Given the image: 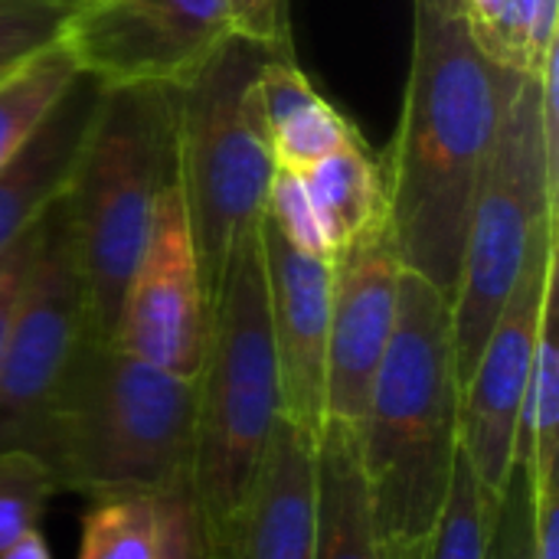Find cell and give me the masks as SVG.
Wrapping results in <instances>:
<instances>
[{
  "label": "cell",
  "instance_id": "obj_1",
  "mask_svg": "<svg viewBox=\"0 0 559 559\" xmlns=\"http://www.w3.org/2000/svg\"><path fill=\"white\" fill-rule=\"evenodd\" d=\"M518 75L485 56L465 13L413 3L403 111L380 164L403 265L449 295L459 282L472 203Z\"/></svg>",
  "mask_w": 559,
  "mask_h": 559
},
{
  "label": "cell",
  "instance_id": "obj_2",
  "mask_svg": "<svg viewBox=\"0 0 559 559\" xmlns=\"http://www.w3.org/2000/svg\"><path fill=\"white\" fill-rule=\"evenodd\" d=\"M462 383L452 295L403 272L390 344L357 423L383 559H423L459 459Z\"/></svg>",
  "mask_w": 559,
  "mask_h": 559
},
{
  "label": "cell",
  "instance_id": "obj_3",
  "mask_svg": "<svg viewBox=\"0 0 559 559\" xmlns=\"http://www.w3.org/2000/svg\"><path fill=\"white\" fill-rule=\"evenodd\" d=\"M197 377L160 370L115 341L85 337L36 452L59 491L187 498Z\"/></svg>",
  "mask_w": 559,
  "mask_h": 559
},
{
  "label": "cell",
  "instance_id": "obj_4",
  "mask_svg": "<svg viewBox=\"0 0 559 559\" xmlns=\"http://www.w3.org/2000/svg\"><path fill=\"white\" fill-rule=\"evenodd\" d=\"M282 416L259 229L242 236L210 292L206 347L197 370V423L187 504L206 537L246 498Z\"/></svg>",
  "mask_w": 559,
  "mask_h": 559
},
{
  "label": "cell",
  "instance_id": "obj_5",
  "mask_svg": "<svg viewBox=\"0 0 559 559\" xmlns=\"http://www.w3.org/2000/svg\"><path fill=\"white\" fill-rule=\"evenodd\" d=\"M177 177L174 88H102L92 131L62 197L85 282L92 337L111 341L124 288Z\"/></svg>",
  "mask_w": 559,
  "mask_h": 559
},
{
  "label": "cell",
  "instance_id": "obj_6",
  "mask_svg": "<svg viewBox=\"0 0 559 559\" xmlns=\"http://www.w3.org/2000/svg\"><path fill=\"white\" fill-rule=\"evenodd\" d=\"M269 56L278 52L229 36L187 85L174 88L177 187L206 298L233 246L259 229L278 170L259 105V72Z\"/></svg>",
  "mask_w": 559,
  "mask_h": 559
},
{
  "label": "cell",
  "instance_id": "obj_7",
  "mask_svg": "<svg viewBox=\"0 0 559 559\" xmlns=\"http://www.w3.org/2000/svg\"><path fill=\"white\" fill-rule=\"evenodd\" d=\"M557 180L544 147L537 75H518L472 203L452 292L455 370L462 386L534 249L557 233Z\"/></svg>",
  "mask_w": 559,
  "mask_h": 559
},
{
  "label": "cell",
  "instance_id": "obj_8",
  "mask_svg": "<svg viewBox=\"0 0 559 559\" xmlns=\"http://www.w3.org/2000/svg\"><path fill=\"white\" fill-rule=\"evenodd\" d=\"M88 334L85 282L59 200L36 226V252L0 360V449L36 452Z\"/></svg>",
  "mask_w": 559,
  "mask_h": 559
},
{
  "label": "cell",
  "instance_id": "obj_9",
  "mask_svg": "<svg viewBox=\"0 0 559 559\" xmlns=\"http://www.w3.org/2000/svg\"><path fill=\"white\" fill-rule=\"evenodd\" d=\"M229 36L226 0H75L59 46L102 88H180Z\"/></svg>",
  "mask_w": 559,
  "mask_h": 559
},
{
  "label": "cell",
  "instance_id": "obj_10",
  "mask_svg": "<svg viewBox=\"0 0 559 559\" xmlns=\"http://www.w3.org/2000/svg\"><path fill=\"white\" fill-rule=\"evenodd\" d=\"M557 298V233L544 239L508 295L462 386L459 442L481 485L501 498L518 465L521 413L537 357L540 324Z\"/></svg>",
  "mask_w": 559,
  "mask_h": 559
},
{
  "label": "cell",
  "instance_id": "obj_11",
  "mask_svg": "<svg viewBox=\"0 0 559 559\" xmlns=\"http://www.w3.org/2000/svg\"><path fill=\"white\" fill-rule=\"evenodd\" d=\"M210 324V298L183 197L174 183L160 193L147 246L131 272L111 341L177 377H197Z\"/></svg>",
  "mask_w": 559,
  "mask_h": 559
},
{
  "label": "cell",
  "instance_id": "obj_12",
  "mask_svg": "<svg viewBox=\"0 0 559 559\" xmlns=\"http://www.w3.org/2000/svg\"><path fill=\"white\" fill-rule=\"evenodd\" d=\"M403 272L406 265L400 259L390 216L334 252L324 377L328 423H344L357 429L367 409L370 383L396 324Z\"/></svg>",
  "mask_w": 559,
  "mask_h": 559
},
{
  "label": "cell",
  "instance_id": "obj_13",
  "mask_svg": "<svg viewBox=\"0 0 559 559\" xmlns=\"http://www.w3.org/2000/svg\"><path fill=\"white\" fill-rule=\"evenodd\" d=\"M272 344L278 360L282 416L314 445L324 432V377L331 328V259L288 246L262 216L259 223Z\"/></svg>",
  "mask_w": 559,
  "mask_h": 559
},
{
  "label": "cell",
  "instance_id": "obj_14",
  "mask_svg": "<svg viewBox=\"0 0 559 559\" xmlns=\"http://www.w3.org/2000/svg\"><path fill=\"white\" fill-rule=\"evenodd\" d=\"M314 442L278 416L246 498L197 537V559H314Z\"/></svg>",
  "mask_w": 559,
  "mask_h": 559
},
{
  "label": "cell",
  "instance_id": "obj_15",
  "mask_svg": "<svg viewBox=\"0 0 559 559\" xmlns=\"http://www.w3.org/2000/svg\"><path fill=\"white\" fill-rule=\"evenodd\" d=\"M98 98L102 85L79 72L29 144L0 170V259L66 197Z\"/></svg>",
  "mask_w": 559,
  "mask_h": 559
},
{
  "label": "cell",
  "instance_id": "obj_16",
  "mask_svg": "<svg viewBox=\"0 0 559 559\" xmlns=\"http://www.w3.org/2000/svg\"><path fill=\"white\" fill-rule=\"evenodd\" d=\"M259 105L278 170L305 174L360 134L354 121L314 88L295 62V52L265 59L259 72Z\"/></svg>",
  "mask_w": 559,
  "mask_h": 559
},
{
  "label": "cell",
  "instance_id": "obj_17",
  "mask_svg": "<svg viewBox=\"0 0 559 559\" xmlns=\"http://www.w3.org/2000/svg\"><path fill=\"white\" fill-rule=\"evenodd\" d=\"M314 559H383L354 426H324L314 445Z\"/></svg>",
  "mask_w": 559,
  "mask_h": 559
},
{
  "label": "cell",
  "instance_id": "obj_18",
  "mask_svg": "<svg viewBox=\"0 0 559 559\" xmlns=\"http://www.w3.org/2000/svg\"><path fill=\"white\" fill-rule=\"evenodd\" d=\"M298 177L308 187V197L334 252L386 219L383 164L360 134Z\"/></svg>",
  "mask_w": 559,
  "mask_h": 559
},
{
  "label": "cell",
  "instance_id": "obj_19",
  "mask_svg": "<svg viewBox=\"0 0 559 559\" xmlns=\"http://www.w3.org/2000/svg\"><path fill=\"white\" fill-rule=\"evenodd\" d=\"M75 75L79 66L56 39L0 79V170L29 144Z\"/></svg>",
  "mask_w": 559,
  "mask_h": 559
},
{
  "label": "cell",
  "instance_id": "obj_20",
  "mask_svg": "<svg viewBox=\"0 0 559 559\" xmlns=\"http://www.w3.org/2000/svg\"><path fill=\"white\" fill-rule=\"evenodd\" d=\"M518 465L524 468L531 491H544L557 485L559 465V347H557V298L550 301L537 357L527 383V400L521 413V436H518Z\"/></svg>",
  "mask_w": 559,
  "mask_h": 559
},
{
  "label": "cell",
  "instance_id": "obj_21",
  "mask_svg": "<svg viewBox=\"0 0 559 559\" xmlns=\"http://www.w3.org/2000/svg\"><path fill=\"white\" fill-rule=\"evenodd\" d=\"M501 498H495L459 449L455 472L423 559H491Z\"/></svg>",
  "mask_w": 559,
  "mask_h": 559
},
{
  "label": "cell",
  "instance_id": "obj_22",
  "mask_svg": "<svg viewBox=\"0 0 559 559\" xmlns=\"http://www.w3.org/2000/svg\"><path fill=\"white\" fill-rule=\"evenodd\" d=\"M160 504L164 498L154 495L92 498L82 514L75 559H157Z\"/></svg>",
  "mask_w": 559,
  "mask_h": 559
},
{
  "label": "cell",
  "instance_id": "obj_23",
  "mask_svg": "<svg viewBox=\"0 0 559 559\" xmlns=\"http://www.w3.org/2000/svg\"><path fill=\"white\" fill-rule=\"evenodd\" d=\"M62 495L49 465L26 449H0V554L36 531Z\"/></svg>",
  "mask_w": 559,
  "mask_h": 559
},
{
  "label": "cell",
  "instance_id": "obj_24",
  "mask_svg": "<svg viewBox=\"0 0 559 559\" xmlns=\"http://www.w3.org/2000/svg\"><path fill=\"white\" fill-rule=\"evenodd\" d=\"M557 46L559 0H504L501 26L485 56L511 72L537 75Z\"/></svg>",
  "mask_w": 559,
  "mask_h": 559
},
{
  "label": "cell",
  "instance_id": "obj_25",
  "mask_svg": "<svg viewBox=\"0 0 559 559\" xmlns=\"http://www.w3.org/2000/svg\"><path fill=\"white\" fill-rule=\"evenodd\" d=\"M75 0H0V79L52 46Z\"/></svg>",
  "mask_w": 559,
  "mask_h": 559
},
{
  "label": "cell",
  "instance_id": "obj_26",
  "mask_svg": "<svg viewBox=\"0 0 559 559\" xmlns=\"http://www.w3.org/2000/svg\"><path fill=\"white\" fill-rule=\"evenodd\" d=\"M265 223L295 249L321 259H334V249L321 229V219L314 213V203L308 197V187L292 170H275L265 197Z\"/></svg>",
  "mask_w": 559,
  "mask_h": 559
},
{
  "label": "cell",
  "instance_id": "obj_27",
  "mask_svg": "<svg viewBox=\"0 0 559 559\" xmlns=\"http://www.w3.org/2000/svg\"><path fill=\"white\" fill-rule=\"evenodd\" d=\"M531 550H534V498L524 468L514 465L511 481L501 495L491 559H531Z\"/></svg>",
  "mask_w": 559,
  "mask_h": 559
},
{
  "label": "cell",
  "instance_id": "obj_28",
  "mask_svg": "<svg viewBox=\"0 0 559 559\" xmlns=\"http://www.w3.org/2000/svg\"><path fill=\"white\" fill-rule=\"evenodd\" d=\"M233 36L259 43L272 52H295L292 49V26H288V0H226Z\"/></svg>",
  "mask_w": 559,
  "mask_h": 559
},
{
  "label": "cell",
  "instance_id": "obj_29",
  "mask_svg": "<svg viewBox=\"0 0 559 559\" xmlns=\"http://www.w3.org/2000/svg\"><path fill=\"white\" fill-rule=\"evenodd\" d=\"M36 226L0 259V360H3L7 334H10V324H13V311H16V301H20L26 272H29L33 252H36Z\"/></svg>",
  "mask_w": 559,
  "mask_h": 559
},
{
  "label": "cell",
  "instance_id": "obj_30",
  "mask_svg": "<svg viewBox=\"0 0 559 559\" xmlns=\"http://www.w3.org/2000/svg\"><path fill=\"white\" fill-rule=\"evenodd\" d=\"M157 559H197L193 514L183 495L164 498L160 504V554Z\"/></svg>",
  "mask_w": 559,
  "mask_h": 559
},
{
  "label": "cell",
  "instance_id": "obj_31",
  "mask_svg": "<svg viewBox=\"0 0 559 559\" xmlns=\"http://www.w3.org/2000/svg\"><path fill=\"white\" fill-rule=\"evenodd\" d=\"M534 498V550L531 559H559V481L531 491Z\"/></svg>",
  "mask_w": 559,
  "mask_h": 559
},
{
  "label": "cell",
  "instance_id": "obj_32",
  "mask_svg": "<svg viewBox=\"0 0 559 559\" xmlns=\"http://www.w3.org/2000/svg\"><path fill=\"white\" fill-rule=\"evenodd\" d=\"M462 13L468 20V29L475 36V43L481 49H488L495 33H498V26H501L504 0H462Z\"/></svg>",
  "mask_w": 559,
  "mask_h": 559
},
{
  "label": "cell",
  "instance_id": "obj_33",
  "mask_svg": "<svg viewBox=\"0 0 559 559\" xmlns=\"http://www.w3.org/2000/svg\"><path fill=\"white\" fill-rule=\"evenodd\" d=\"M0 559H52V554H49V547H46V540H43V534L36 527V531L23 534L13 547H7L0 554Z\"/></svg>",
  "mask_w": 559,
  "mask_h": 559
},
{
  "label": "cell",
  "instance_id": "obj_34",
  "mask_svg": "<svg viewBox=\"0 0 559 559\" xmlns=\"http://www.w3.org/2000/svg\"><path fill=\"white\" fill-rule=\"evenodd\" d=\"M419 7H432V10H442V13H462V0H413Z\"/></svg>",
  "mask_w": 559,
  "mask_h": 559
}]
</instances>
